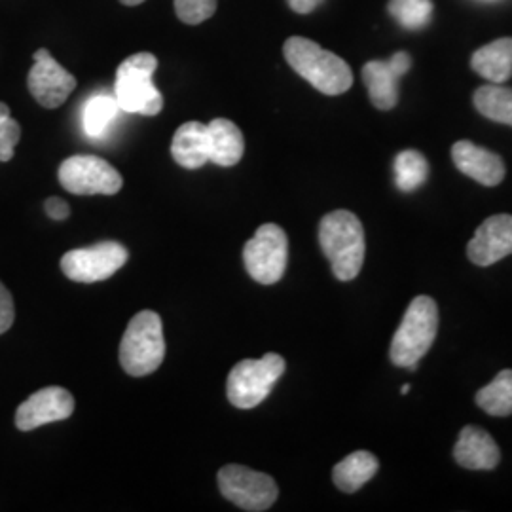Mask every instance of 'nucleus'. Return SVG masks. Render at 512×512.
<instances>
[{"label": "nucleus", "instance_id": "obj_10", "mask_svg": "<svg viewBox=\"0 0 512 512\" xmlns=\"http://www.w3.org/2000/svg\"><path fill=\"white\" fill-rule=\"evenodd\" d=\"M128 249L116 241H103L86 249H74L61 258V270L78 283L105 281L128 262Z\"/></svg>", "mask_w": 512, "mask_h": 512}, {"label": "nucleus", "instance_id": "obj_21", "mask_svg": "<svg viewBox=\"0 0 512 512\" xmlns=\"http://www.w3.org/2000/svg\"><path fill=\"white\" fill-rule=\"evenodd\" d=\"M476 404L490 416H511L512 370H501L492 384L482 387L476 393Z\"/></svg>", "mask_w": 512, "mask_h": 512}, {"label": "nucleus", "instance_id": "obj_15", "mask_svg": "<svg viewBox=\"0 0 512 512\" xmlns=\"http://www.w3.org/2000/svg\"><path fill=\"white\" fill-rule=\"evenodd\" d=\"M452 158L459 171L484 186H497L505 179L503 160L486 150L476 147L471 141H458L452 147Z\"/></svg>", "mask_w": 512, "mask_h": 512}, {"label": "nucleus", "instance_id": "obj_2", "mask_svg": "<svg viewBox=\"0 0 512 512\" xmlns=\"http://www.w3.org/2000/svg\"><path fill=\"white\" fill-rule=\"evenodd\" d=\"M319 243L340 281L355 279L365 262V230L349 211H334L319 224Z\"/></svg>", "mask_w": 512, "mask_h": 512}, {"label": "nucleus", "instance_id": "obj_24", "mask_svg": "<svg viewBox=\"0 0 512 512\" xmlns=\"http://www.w3.org/2000/svg\"><path fill=\"white\" fill-rule=\"evenodd\" d=\"M118 101L114 95H93L92 99L86 103L84 114H82V124L88 137H101L105 129L109 128L110 122L118 114Z\"/></svg>", "mask_w": 512, "mask_h": 512}, {"label": "nucleus", "instance_id": "obj_26", "mask_svg": "<svg viewBox=\"0 0 512 512\" xmlns=\"http://www.w3.org/2000/svg\"><path fill=\"white\" fill-rule=\"evenodd\" d=\"M21 139V128L10 116V107L0 103V162H10Z\"/></svg>", "mask_w": 512, "mask_h": 512}, {"label": "nucleus", "instance_id": "obj_27", "mask_svg": "<svg viewBox=\"0 0 512 512\" xmlns=\"http://www.w3.org/2000/svg\"><path fill=\"white\" fill-rule=\"evenodd\" d=\"M175 12L186 25H200L217 12V0H175Z\"/></svg>", "mask_w": 512, "mask_h": 512}, {"label": "nucleus", "instance_id": "obj_28", "mask_svg": "<svg viewBox=\"0 0 512 512\" xmlns=\"http://www.w3.org/2000/svg\"><path fill=\"white\" fill-rule=\"evenodd\" d=\"M14 317H16V310H14L12 294L0 283V334L10 330Z\"/></svg>", "mask_w": 512, "mask_h": 512}, {"label": "nucleus", "instance_id": "obj_11", "mask_svg": "<svg viewBox=\"0 0 512 512\" xmlns=\"http://www.w3.org/2000/svg\"><path fill=\"white\" fill-rule=\"evenodd\" d=\"M29 92L44 109L61 107L76 88V78L65 71L46 48L35 52V65L27 78Z\"/></svg>", "mask_w": 512, "mask_h": 512}, {"label": "nucleus", "instance_id": "obj_12", "mask_svg": "<svg viewBox=\"0 0 512 512\" xmlns=\"http://www.w3.org/2000/svg\"><path fill=\"white\" fill-rule=\"evenodd\" d=\"M412 59L397 52L389 61H368L363 67V82L376 109L391 110L399 103V80L410 71Z\"/></svg>", "mask_w": 512, "mask_h": 512}, {"label": "nucleus", "instance_id": "obj_9", "mask_svg": "<svg viewBox=\"0 0 512 512\" xmlns=\"http://www.w3.org/2000/svg\"><path fill=\"white\" fill-rule=\"evenodd\" d=\"M220 494L243 511H268L279 490L274 478L241 465H226L217 475Z\"/></svg>", "mask_w": 512, "mask_h": 512}, {"label": "nucleus", "instance_id": "obj_16", "mask_svg": "<svg viewBox=\"0 0 512 512\" xmlns=\"http://www.w3.org/2000/svg\"><path fill=\"white\" fill-rule=\"evenodd\" d=\"M454 458L461 467L471 471H492L499 465L501 452L495 444V440L484 429L467 425L459 433Z\"/></svg>", "mask_w": 512, "mask_h": 512}, {"label": "nucleus", "instance_id": "obj_31", "mask_svg": "<svg viewBox=\"0 0 512 512\" xmlns=\"http://www.w3.org/2000/svg\"><path fill=\"white\" fill-rule=\"evenodd\" d=\"M122 4H126V6H139V4H143L145 0H120Z\"/></svg>", "mask_w": 512, "mask_h": 512}, {"label": "nucleus", "instance_id": "obj_29", "mask_svg": "<svg viewBox=\"0 0 512 512\" xmlns=\"http://www.w3.org/2000/svg\"><path fill=\"white\" fill-rule=\"evenodd\" d=\"M44 207H46L48 217H52L54 220H65L71 215L69 203L63 202L61 198H48Z\"/></svg>", "mask_w": 512, "mask_h": 512}, {"label": "nucleus", "instance_id": "obj_17", "mask_svg": "<svg viewBox=\"0 0 512 512\" xmlns=\"http://www.w3.org/2000/svg\"><path fill=\"white\" fill-rule=\"evenodd\" d=\"M207 139H209V162L220 167H232L239 164L245 152V139L241 129L226 120L217 118L207 124Z\"/></svg>", "mask_w": 512, "mask_h": 512}, {"label": "nucleus", "instance_id": "obj_7", "mask_svg": "<svg viewBox=\"0 0 512 512\" xmlns=\"http://www.w3.org/2000/svg\"><path fill=\"white\" fill-rule=\"evenodd\" d=\"M289 239L277 224H264L255 236L245 243L243 262L245 270L262 285L277 283L287 268Z\"/></svg>", "mask_w": 512, "mask_h": 512}, {"label": "nucleus", "instance_id": "obj_32", "mask_svg": "<svg viewBox=\"0 0 512 512\" xmlns=\"http://www.w3.org/2000/svg\"><path fill=\"white\" fill-rule=\"evenodd\" d=\"M401 393H403V395H406V393H410V385H403V387H401Z\"/></svg>", "mask_w": 512, "mask_h": 512}, {"label": "nucleus", "instance_id": "obj_8", "mask_svg": "<svg viewBox=\"0 0 512 512\" xmlns=\"http://www.w3.org/2000/svg\"><path fill=\"white\" fill-rule=\"evenodd\" d=\"M59 183L76 196H114L122 190V175L99 156H71L59 167Z\"/></svg>", "mask_w": 512, "mask_h": 512}, {"label": "nucleus", "instance_id": "obj_14", "mask_svg": "<svg viewBox=\"0 0 512 512\" xmlns=\"http://www.w3.org/2000/svg\"><path fill=\"white\" fill-rule=\"evenodd\" d=\"M467 255L476 266H492L512 255V215H494L484 220L467 245Z\"/></svg>", "mask_w": 512, "mask_h": 512}, {"label": "nucleus", "instance_id": "obj_19", "mask_svg": "<svg viewBox=\"0 0 512 512\" xmlns=\"http://www.w3.org/2000/svg\"><path fill=\"white\" fill-rule=\"evenodd\" d=\"M471 67L492 84H503L512 76V38H499L476 50Z\"/></svg>", "mask_w": 512, "mask_h": 512}, {"label": "nucleus", "instance_id": "obj_22", "mask_svg": "<svg viewBox=\"0 0 512 512\" xmlns=\"http://www.w3.org/2000/svg\"><path fill=\"white\" fill-rule=\"evenodd\" d=\"M475 107L482 116L512 126V90L499 84L482 86L475 92Z\"/></svg>", "mask_w": 512, "mask_h": 512}, {"label": "nucleus", "instance_id": "obj_20", "mask_svg": "<svg viewBox=\"0 0 512 512\" xmlns=\"http://www.w3.org/2000/svg\"><path fill=\"white\" fill-rule=\"evenodd\" d=\"M378 458L370 452L359 450L353 452L348 458L342 459L334 471H332V478L334 484L338 486V490L346 492V494H353L357 490H361L368 480H372L374 475L378 473Z\"/></svg>", "mask_w": 512, "mask_h": 512}, {"label": "nucleus", "instance_id": "obj_6", "mask_svg": "<svg viewBox=\"0 0 512 512\" xmlns=\"http://www.w3.org/2000/svg\"><path fill=\"white\" fill-rule=\"evenodd\" d=\"M285 374V359L266 353L262 359H245L232 368L226 384L228 401L241 410H251L262 403Z\"/></svg>", "mask_w": 512, "mask_h": 512}, {"label": "nucleus", "instance_id": "obj_23", "mask_svg": "<svg viewBox=\"0 0 512 512\" xmlns=\"http://www.w3.org/2000/svg\"><path fill=\"white\" fill-rule=\"evenodd\" d=\"M429 177V164L418 150H404L395 158V184L401 192H414Z\"/></svg>", "mask_w": 512, "mask_h": 512}, {"label": "nucleus", "instance_id": "obj_1", "mask_svg": "<svg viewBox=\"0 0 512 512\" xmlns=\"http://www.w3.org/2000/svg\"><path fill=\"white\" fill-rule=\"evenodd\" d=\"M283 54L294 73L308 80L317 92L342 95L353 84V73L348 63L342 57L323 50L313 40L289 38L283 46Z\"/></svg>", "mask_w": 512, "mask_h": 512}, {"label": "nucleus", "instance_id": "obj_13", "mask_svg": "<svg viewBox=\"0 0 512 512\" xmlns=\"http://www.w3.org/2000/svg\"><path fill=\"white\" fill-rule=\"evenodd\" d=\"M74 412L73 395L63 387H44L31 395L16 412L19 431H33L46 423L67 420Z\"/></svg>", "mask_w": 512, "mask_h": 512}, {"label": "nucleus", "instance_id": "obj_25", "mask_svg": "<svg viewBox=\"0 0 512 512\" xmlns=\"http://www.w3.org/2000/svg\"><path fill=\"white\" fill-rule=\"evenodd\" d=\"M389 14L404 29L418 31L433 18V0H389Z\"/></svg>", "mask_w": 512, "mask_h": 512}, {"label": "nucleus", "instance_id": "obj_18", "mask_svg": "<svg viewBox=\"0 0 512 512\" xmlns=\"http://www.w3.org/2000/svg\"><path fill=\"white\" fill-rule=\"evenodd\" d=\"M171 156L184 169H200L209 162L207 126L202 122H186L175 131Z\"/></svg>", "mask_w": 512, "mask_h": 512}, {"label": "nucleus", "instance_id": "obj_3", "mask_svg": "<svg viewBox=\"0 0 512 512\" xmlns=\"http://www.w3.org/2000/svg\"><path fill=\"white\" fill-rule=\"evenodd\" d=\"M439 332V308L431 296H418L410 302L403 323L395 332L389 357L403 368H416L431 349Z\"/></svg>", "mask_w": 512, "mask_h": 512}, {"label": "nucleus", "instance_id": "obj_30", "mask_svg": "<svg viewBox=\"0 0 512 512\" xmlns=\"http://www.w3.org/2000/svg\"><path fill=\"white\" fill-rule=\"evenodd\" d=\"M323 0H289V6L296 14H310Z\"/></svg>", "mask_w": 512, "mask_h": 512}, {"label": "nucleus", "instance_id": "obj_5", "mask_svg": "<svg viewBox=\"0 0 512 512\" xmlns=\"http://www.w3.org/2000/svg\"><path fill=\"white\" fill-rule=\"evenodd\" d=\"M158 69L156 55L141 52L129 55L118 67L114 97L120 110L156 116L164 109V97L152 82V74Z\"/></svg>", "mask_w": 512, "mask_h": 512}, {"label": "nucleus", "instance_id": "obj_4", "mask_svg": "<svg viewBox=\"0 0 512 512\" xmlns=\"http://www.w3.org/2000/svg\"><path fill=\"white\" fill-rule=\"evenodd\" d=\"M165 340L162 319L156 311L145 310L129 321L120 344V365L129 376L152 374L164 363Z\"/></svg>", "mask_w": 512, "mask_h": 512}]
</instances>
